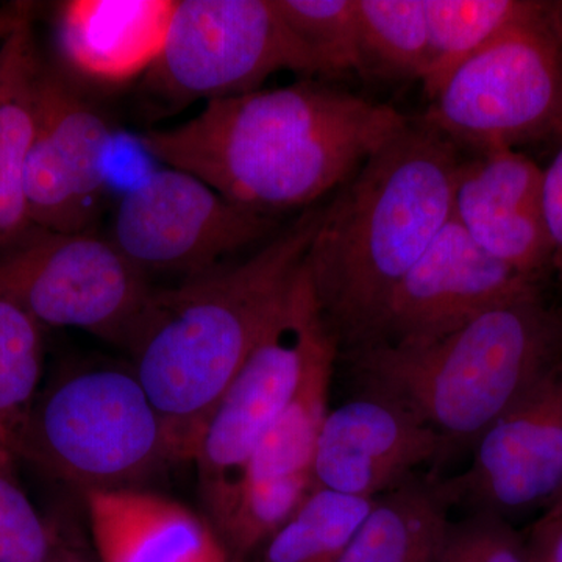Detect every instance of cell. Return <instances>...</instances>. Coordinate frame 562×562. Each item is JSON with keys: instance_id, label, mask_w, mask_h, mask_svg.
Segmentation results:
<instances>
[{"instance_id": "obj_8", "label": "cell", "mask_w": 562, "mask_h": 562, "mask_svg": "<svg viewBox=\"0 0 562 562\" xmlns=\"http://www.w3.org/2000/svg\"><path fill=\"white\" fill-rule=\"evenodd\" d=\"M0 290L44 328H79L125 349L154 286L110 238L33 227L0 255Z\"/></svg>"}, {"instance_id": "obj_2", "label": "cell", "mask_w": 562, "mask_h": 562, "mask_svg": "<svg viewBox=\"0 0 562 562\" xmlns=\"http://www.w3.org/2000/svg\"><path fill=\"white\" fill-rule=\"evenodd\" d=\"M461 160L452 140L409 120L325 203L305 265L339 355L371 344L392 294L452 220Z\"/></svg>"}, {"instance_id": "obj_11", "label": "cell", "mask_w": 562, "mask_h": 562, "mask_svg": "<svg viewBox=\"0 0 562 562\" xmlns=\"http://www.w3.org/2000/svg\"><path fill=\"white\" fill-rule=\"evenodd\" d=\"M111 140L105 114L44 58L24 181L33 227L92 232L105 192Z\"/></svg>"}, {"instance_id": "obj_25", "label": "cell", "mask_w": 562, "mask_h": 562, "mask_svg": "<svg viewBox=\"0 0 562 562\" xmlns=\"http://www.w3.org/2000/svg\"><path fill=\"white\" fill-rule=\"evenodd\" d=\"M362 72L419 79L430 61L425 0H357Z\"/></svg>"}, {"instance_id": "obj_13", "label": "cell", "mask_w": 562, "mask_h": 562, "mask_svg": "<svg viewBox=\"0 0 562 562\" xmlns=\"http://www.w3.org/2000/svg\"><path fill=\"white\" fill-rule=\"evenodd\" d=\"M535 284L483 250L452 216L392 294L368 347L425 346Z\"/></svg>"}, {"instance_id": "obj_23", "label": "cell", "mask_w": 562, "mask_h": 562, "mask_svg": "<svg viewBox=\"0 0 562 562\" xmlns=\"http://www.w3.org/2000/svg\"><path fill=\"white\" fill-rule=\"evenodd\" d=\"M373 502L313 487L251 562H339Z\"/></svg>"}, {"instance_id": "obj_26", "label": "cell", "mask_w": 562, "mask_h": 562, "mask_svg": "<svg viewBox=\"0 0 562 562\" xmlns=\"http://www.w3.org/2000/svg\"><path fill=\"white\" fill-rule=\"evenodd\" d=\"M281 20L312 57L321 76L360 70L357 0H273Z\"/></svg>"}, {"instance_id": "obj_33", "label": "cell", "mask_w": 562, "mask_h": 562, "mask_svg": "<svg viewBox=\"0 0 562 562\" xmlns=\"http://www.w3.org/2000/svg\"><path fill=\"white\" fill-rule=\"evenodd\" d=\"M61 562H91L88 560H85L81 554L77 553L76 550L72 549V547L66 546L65 553H63V560Z\"/></svg>"}, {"instance_id": "obj_7", "label": "cell", "mask_w": 562, "mask_h": 562, "mask_svg": "<svg viewBox=\"0 0 562 562\" xmlns=\"http://www.w3.org/2000/svg\"><path fill=\"white\" fill-rule=\"evenodd\" d=\"M279 70L317 74L273 0H177L143 87L161 109L176 111L260 90Z\"/></svg>"}, {"instance_id": "obj_21", "label": "cell", "mask_w": 562, "mask_h": 562, "mask_svg": "<svg viewBox=\"0 0 562 562\" xmlns=\"http://www.w3.org/2000/svg\"><path fill=\"white\" fill-rule=\"evenodd\" d=\"M338 347H331L313 366L290 405L265 432L251 453L241 480L269 482L312 475L314 453L327 414Z\"/></svg>"}, {"instance_id": "obj_15", "label": "cell", "mask_w": 562, "mask_h": 562, "mask_svg": "<svg viewBox=\"0 0 562 562\" xmlns=\"http://www.w3.org/2000/svg\"><path fill=\"white\" fill-rule=\"evenodd\" d=\"M542 176L522 151H482L461 160L453 191V220L473 241L535 281L552 272Z\"/></svg>"}, {"instance_id": "obj_19", "label": "cell", "mask_w": 562, "mask_h": 562, "mask_svg": "<svg viewBox=\"0 0 562 562\" xmlns=\"http://www.w3.org/2000/svg\"><path fill=\"white\" fill-rule=\"evenodd\" d=\"M450 506L442 480L414 475L375 498L339 562H436Z\"/></svg>"}, {"instance_id": "obj_27", "label": "cell", "mask_w": 562, "mask_h": 562, "mask_svg": "<svg viewBox=\"0 0 562 562\" xmlns=\"http://www.w3.org/2000/svg\"><path fill=\"white\" fill-rule=\"evenodd\" d=\"M16 461L0 446V562H61L68 543L33 505Z\"/></svg>"}, {"instance_id": "obj_29", "label": "cell", "mask_w": 562, "mask_h": 562, "mask_svg": "<svg viewBox=\"0 0 562 562\" xmlns=\"http://www.w3.org/2000/svg\"><path fill=\"white\" fill-rule=\"evenodd\" d=\"M542 209L552 244V272L562 283V146L543 169Z\"/></svg>"}, {"instance_id": "obj_3", "label": "cell", "mask_w": 562, "mask_h": 562, "mask_svg": "<svg viewBox=\"0 0 562 562\" xmlns=\"http://www.w3.org/2000/svg\"><path fill=\"white\" fill-rule=\"evenodd\" d=\"M324 209L302 211L244 261L151 291L124 350L179 461H192L211 412L286 302Z\"/></svg>"}, {"instance_id": "obj_32", "label": "cell", "mask_w": 562, "mask_h": 562, "mask_svg": "<svg viewBox=\"0 0 562 562\" xmlns=\"http://www.w3.org/2000/svg\"><path fill=\"white\" fill-rule=\"evenodd\" d=\"M552 16L557 31L562 38V0L560 2H552Z\"/></svg>"}, {"instance_id": "obj_17", "label": "cell", "mask_w": 562, "mask_h": 562, "mask_svg": "<svg viewBox=\"0 0 562 562\" xmlns=\"http://www.w3.org/2000/svg\"><path fill=\"white\" fill-rule=\"evenodd\" d=\"M177 0H70L58 7L57 44L76 76L99 85L143 79L160 57Z\"/></svg>"}, {"instance_id": "obj_24", "label": "cell", "mask_w": 562, "mask_h": 562, "mask_svg": "<svg viewBox=\"0 0 562 562\" xmlns=\"http://www.w3.org/2000/svg\"><path fill=\"white\" fill-rule=\"evenodd\" d=\"M44 327L0 290V446L13 453L40 392Z\"/></svg>"}, {"instance_id": "obj_14", "label": "cell", "mask_w": 562, "mask_h": 562, "mask_svg": "<svg viewBox=\"0 0 562 562\" xmlns=\"http://www.w3.org/2000/svg\"><path fill=\"white\" fill-rule=\"evenodd\" d=\"M449 452L441 436L401 402L358 390L327 414L314 453L313 483L375 501Z\"/></svg>"}, {"instance_id": "obj_28", "label": "cell", "mask_w": 562, "mask_h": 562, "mask_svg": "<svg viewBox=\"0 0 562 562\" xmlns=\"http://www.w3.org/2000/svg\"><path fill=\"white\" fill-rule=\"evenodd\" d=\"M436 562H527L524 538L508 520L491 513H472L450 522Z\"/></svg>"}, {"instance_id": "obj_6", "label": "cell", "mask_w": 562, "mask_h": 562, "mask_svg": "<svg viewBox=\"0 0 562 562\" xmlns=\"http://www.w3.org/2000/svg\"><path fill=\"white\" fill-rule=\"evenodd\" d=\"M454 146L516 149L562 121V38L546 13L502 33L453 70L420 120Z\"/></svg>"}, {"instance_id": "obj_35", "label": "cell", "mask_w": 562, "mask_h": 562, "mask_svg": "<svg viewBox=\"0 0 562 562\" xmlns=\"http://www.w3.org/2000/svg\"><path fill=\"white\" fill-rule=\"evenodd\" d=\"M557 138L562 140V121L560 127H558Z\"/></svg>"}, {"instance_id": "obj_30", "label": "cell", "mask_w": 562, "mask_h": 562, "mask_svg": "<svg viewBox=\"0 0 562 562\" xmlns=\"http://www.w3.org/2000/svg\"><path fill=\"white\" fill-rule=\"evenodd\" d=\"M525 561L562 562V509L547 508L524 538Z\"/></svg>"}, {"instance_id": "obj_10", "label": "cell", "mask_w": 562, "mask_h": 562, "mask_svg": "<svg viewBox=\"0 0 562 562\" xmlns=\"http://www.w3.org/2000/svg\"><path fill=\"white\" fill-rule=\"evenodd\" d=\"M279 232L276 217L243 209L192 173L162 166L122 195L110 239L151 276H202Z\"/></svg>"}, {"instance_id": "obj_12", "label": "cell", "mask_w": 562, "mask_h": 562, "mask_svg": "<svg viewBox=\"0 0 562 562\" xmlns=\"http://www.w3.org/2000/svg\"><path fill=\"white\" fill-rule=\"evenodd\" d=\"M442 486L452 505L503 519L552 503L562 486V362L483 432L468 471Z\"/></svg>"}, {"instance_id": "obj_4", "label": "cell", "mask_w": 562, "mask_h": 562, "mask_svg": "<svg viewBox=\"0 0 562 562\" xmlns=\"http://www.w3.org/2000/svg\"><path fill=\"white\" fill-rule=\"evenodd\" d=\"M339 357L358 390L401 402L449 450L475 446L562 362V310L535 284L425 346L368 347Z\"/></svg>"}, {"instance_id": "obj_22", "label": "cell", "mask_w": 562, "mask_h": 562, "mask_svg": "<svg viewBox=\"0 0 562 562\" xmlns=\"http://www.w3.org/2000/svg\"><path fill=\"white\" fill-rule=\"evenodd\" d=\"M312 475L251 482L239 480L205 498L206 517L233 562H251L294 516L313 491Z\"/></svg>"}, {"instance_id": "obj_1", "label": "cell", "mask_w": 562, "mask_h": 562, "mask_svg": "<svg viewBox=\"0 0 562 562\" xmlns=\"http://www.w3.org/2000/svg\"><path fill=\"white\" fill-rule=\"evenodd\" d=\"M408 121L360 95L297 83L205 103L183 124L140 133L139 143L166 168L276 217L316 206Z\"/></svg>"}, {"instance_id": "obj_5", "label": "cell", "mask_w": 562, "mask_h": 562, "mask_svg": "<svg viewBox=\"0 0 562 562\" xmlns=\"http://www.w3.org/2000/svg\"><path fill=\"white\" fill-rule=\"evenodd\" d=\"M13 454L83 494L140 490L179 462L132 366L110 361L70 366L40 390Z\"/></svg>"}, {"instance_id": "obj_9", "label": "cell", "mask_w": 562, "mask_h": 562, "mask_svg": "<svg viewBox=\"0 0 562 562\" xmlns=\"http://www.w3.org/2000/svg\"><path fill=\"white\" fill-rule=\"evenodd\" d=\"M331 347L338 344L322 317L308 269L303 265L280 313L203 427L192 458L203 501L241 480L265 432Z\"/></svg>"}, {"instance_id": "obj_31", "label": "cell", "mask_w": 562, "mask_h": 562, "mask_svg": "<svg viewBox=\"0 0 562 562\" xmlns=\"http://www.w3.org/2000/svg\"><path fill=\"white\" fill-rule=\"evenodd\" d=\"M22 5L11 7V9L0 10V41L9 35L11 29H13L14 22L20 18Z\"/></svg>"}, {"instance_id": "obj_16", "label": "cell", "mask_w": 562, "mask_h": 562, "mask_svg": "<svg viewBox=\"0 0 562 562\" xmlns=\"http://www.w3.org/2000/svg\"><path fill=\"white\" fill-rule=\"evenodd\" d=\"M83 495L101 562H233L206 514L171 497L143 487Z\"/></svg>"}, {"instance_id": "obj_34", "label": "cell", "mask_w": 562, "mask_h": 562, "mask_svg": "<svg viewBox=\"0 0 562 562\" xmlns=\"http://www.w3.org/2000/svg\"><path fill=\"white\" fill-rule=\"evenodd\" d=\"M547 508H558L562 509V486L561 490L558 491L557 497L553 498L552 503H550Z\"/></svg>"}, {"instance_id": "obj_20", "label": "cell", "mask_w": 562, "mask_h": 562, "mask_svg": "<svg viewBox=\"0 0 562 562\" xmlns=\"http://www.w3.org/2000/svg\"><path fill=\"white\" fill-rule=\"evenodd\" d=\"M547 7L539 0H425L430 61L420 81L428 99L461 63L509 29L542 16Z\"/></svg>"}, {"instance_id": "obj_18", "label": "cell", "mask_w": 562, "mask_h": 562, "mask_svg": "<svg viewBox=\"0 0 562 562\" xmlns=\"http://www.w3.org/2000/svg\"><path fill=\"white\" fill-rule=\"evenodd\" d=\"M43 63L32 9L22 5L13 29L0 41V255L33 228L24 181Z\"/></svg>"}]
</instances>
